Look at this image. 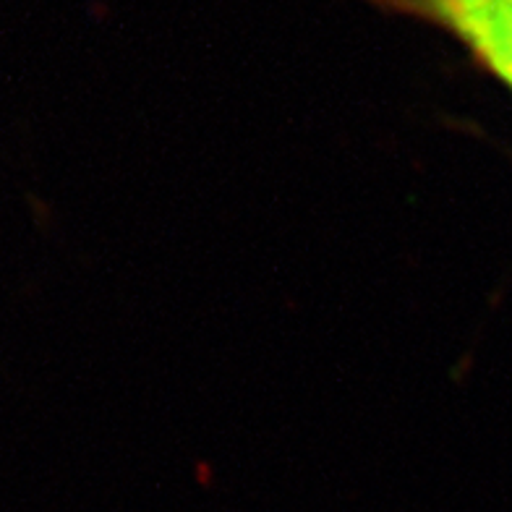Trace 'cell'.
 Here are the masks:
<instances>
[{
    "instance_id": "6da1fadb",
    "label": "cell",
    "mask_w": 512,
    "mask_h": 512,
    "mask_svg": "<svg viewBox=\"0 0 512 512\" xmlns=\"http://www.w3.org/2000/svg\"><path fill=\"white\" fill-rule=\"evenodd\" d=\"M387 14L434 24L512 89V0H371Z\"/></svg>"
}]
</instances>
